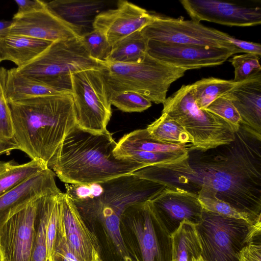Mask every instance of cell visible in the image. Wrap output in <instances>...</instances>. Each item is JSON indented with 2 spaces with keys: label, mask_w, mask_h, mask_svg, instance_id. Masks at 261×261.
<instances>
[{
  "label": "cell",
  "mask_w": 261,
  "mask_h": 261,
  "mask_svg": "<svg viewBox=\"0 0 261 261\" xmlns=\"http://www.w3.org/2000/svg\"><path fill=\"white\" fill-rule=\"evenodd\" d=\"M197 151L189 161L201 186L237 211L260 217L261 139L240 126L231 142Z\"/></svg>",
  "instance_id": "1"
},
{
  "label": "cell",
  "mask_w": 261,
  "mask_h": 261,
  "mask_svg": "<svg viewBox=\"0 0 261 261\" xmlns=\"http://www.w3.org/2000/svg\"><path fill=\"white\" fill-rule=\"evenodd\" d=\"M13 138L32 160L51 169L65 136L76 124L71 93L43 96L8 102Z\"/></svg>",
  "instance_id": "2"
},
{
  "label": "cell",
  "mask_w": 261,
  "mask_h": 261,
  "mask_svg": "<svg viewBox=\"0 0 261 261\" xmlns=\"http://www.w3.org/2000/svg\"><path fill=\"white\" fill-rule=\"evenodd\" d=\"M117 143L108 131L93 133L76 124L65 136L51 167L65 184L103 182L133 173L144 165L117 158Z\"/></svg>",
  "instance_id": "3"
},
{
  "label": "cell",
  "mask_w": 261,
  "mask_h": 261,
  "mask_svg": "<svg viewBox=\"0 0 261 261\" xmlns=\"http://www.w3.org/2000/svg\"><path fill=\"white\" fill-rule=\"evenodd\" d=\"M102 63L104 67L101 70L110 96L133 92L156 104L165 101L171 85L187 71L158 60L147 53L135 63Z\"/></svg>",
  "instance_id": "4"
},
{
  "label": "cell",
  "mask_w": 261,
  "mask_h": 261,
  "mask_svg": "<svg viewBox=\"0 0 261 261\" xmlns=\"http://www.w3.org/2000/svg\"><path fill=\"white\" fill-rule=\"evenodd\" d=\"M162 113L175 120L192 139L189 150L206 151L229 143L236 131L228 122L200 109L194 99L192 84L182 85L163 103Z\"/></svg>",
  "instance_id": "5"
},
{
  "label": "cell",
  "mask_w": 261,
  "mask_h": 261,
  "mask_svg": "<svg viewBox=\"0 0 261 261\" xmlns=\"http://www.w3.org/2000/svg\"><path fill=\"white\" fill-rule=\"evenodd\" d=\"M102 62L91 58L80 38H74L52 42L34 60L14 69L48 86L71 92L72 74L88 69H101L104 67Z\"/></svg>",
  "instance_id": "6"
},
{
  "label": "cell",
  "mask_w": 261,
  "mask_h": 261,
  "mask_svg": "<svg viewBox=\"0 0 261 261\" xmlns=\"http://www.w3.org/2000/svg\"><path fill=\"white\" fill-rule=\"evenodd\" d=\"M101 69L85 70L71 75L76 125L93 133L107 131L112 116L110 94Z\"/></svg>",
  "instance_id": "7"
},
{
  "label": "cell",
  "mask_w": 261,
  "mask_h": 261,
  "mask_svg": "<svg viewBox=\"0 0 261 261\" xmlns=\"http://www.w3.org/2000/svg\"><path fill=\"white\" fill-rule=\"evenodd\" d=\"M251 225L203 210L202 220L196 225L202 252L206 261H238L241 249L246 244Z\"/></svg>",
  "instance_id": "8"
},
{
  "label": "cell",
  "mask_w": 261,
  "mask_h": 261,
  "mask_svg": "<svg viewBox=\"0 0 261 261\" xmlns=\"http://www.w3.org/2000/svg\"><path fill=\"white\" fill-rule=\"evenodd\" d=\"M141 31L148 40L224 48L241 53L230 42L231 36L192 20L155 15Z\"/></svg>",
  "instance_id": "9"
},
{
  "label": "cell",
  "mask_w": 261,
  "mask_h": 261,
  "mask_svg": "<svg viewBox=\"0 0 261 261\" xmlns=\"http://www.w3.org/2000/svg\"><path fill=\"white\" fill-rule=\"evenodd\" d=\"M130 221L142 261H171V234L149 201L130 205L123 212Z\"/></svg>",
  "instance_id": "10"
},
{
  "label": "cell",
  "mask_w": 261,
  "mask_h": 261,
  "mask_svg": "<svg viewBox=\"0 0 261 261\" xmlns=\"http://www.w3.org/2000/svg\"><path fill=\"white\" fill-rule=\"evenodd\" d=\"M147 53L170 65L188 70L221 65L238 52L224 48L148 40Z\"/></svg>",
  "instance_id": "11"
},
{
  "label": "cell",
  "mask_w": 261,
  "mask_h": 261,
  "mask_svg": "<svg viewBox=\"0 0 261 261\" xmlns=\"http://www.w3.org/2000/svg\"><path fill=\"white\" fill-rule=\"evenodd\" d=\"M41 198L14 214L1 228V261H31L36 217Z\"/></svg>",
  "instance_id": "12"
},
{
  "label": "cell",
  "mask_w": 261,
  "mask_h": 261,
  "mask_svg": "<svg viewBox=\"0 0 261 261\" xmlns=\"http://www.w3.org/2000/svg\"><path fill=\"white\" fill-rule=\"evenodd\" d=\"M148 201L154 213L170 234L183 221L197 225L202 220L203 209L197 194L166 187Z\"/></svg>",
  "instance_id": "13"
},
{
  "label": "cell",
  "mask_w": 261,
  "mask_h": 261,
  "mask_svg": "<svg viewBox=\"0 0 261 261\" xmlns=\"http://www.w3.org/2000/svg\"><path fill=\"white\" fill-rule=\"evenodd\" d=\"M145 9L126 1L117 8L99 12L92 21L93 30L101 33L112 47L128 35L141 31L154 19Z\"/></svg>",
  "instance_id": "14"
},
{
  "label": "cell",
  "mask_w": 261,
  "mask_h": 261,
  "mask_svg": "<svg viewBox=\"0 0 261 261\" xmlns=\"http://www.w3.org/2000/svg\"><path fill=\"white\" fill-rule=\"evenodd\" d=\"M57 237L67 244L79 261H91L94 251H99L96 236L66 193L61 195Z\"/></svg>",
  "instance_id": "15"
},
{
  "label": "cell",
  "mask_w": 261,
  "mask_h": 261,
  "mask_svg": "<svg viewBox=\"0 0 261 261\" xmlns=\"http://www.w3.org/2000/svg\"><path fill=\"white\" fill-rule=\"evenodd\" d=\"M8 35H21L55 42L80 38L82 29L46 8L29 14L13 16Z\"/></svg>",
  "instance_id": "16"
},
{
  "label": "cell",
  "mask_w": 261,
  "mask_h": 261,
  "mask_svg": "<svg viewBox=\"0 0 261 261\" xmlns=\"http://www.w3.org/2000/svg\"><path fill=\"white\" fill-rule=\"evenodd\" d=\"M192 20H204L228 26L249 27L260 24L261 9L216 0H181Z\"/></svg>",
  "instance_id": "17"
},
{
  "label": "cell",
  "mask_w": 261,
  "mask_h": 261,
  "mask_svg": "<svg viewBox=\"0 0 261 261\" xmlns=\"http://www.w3.org/2000/svg\"><path fill=\"white\" fill-rule=\"evenodd\" d=\"M55 176L47 167L0 196V230L9 219L31 202L61 193L57 186Z\"/></svg>",
  "instance_id": "18"
},
{
  "label": "cell",
  "mask_w": 261,
  "mask_h": 261,
  "mask_svg": "<svg viewBox=\"0 0 261 261\" xmlns=\"http://www.w3.org/2000/svg\"><path fill=\"white\" fill-rule=\"evenodd\" d=\"M133 173L166 188L179 189L197 195L201 188L197 174L189 163V157L146 166Z\"/></svg>",
  "instance_id": "19"
},
{
  "label": "cell",
  "mask_w": 261,
  "mask_h": 261,
  "mask_svg": "<svg viewBox=\"0 0 261 261\" xmlns=\"http://www.w3.org/2000/svg\"><path fill=\"white\" fill-rule=\"evenodd\" d=\"M225 95L239 114L240 126L261 139V73L240 83Z\"/></svg>",
  "instance_id": "20"
},
{
  "label": "cell",
  "mask_w": 261,
  "mask_h": 261,
  "mask_svg": "<svg viewBox=\"0 0 261 261\" xmlns=\"http://www.w3.org/2000/svg\"><path fill=\"white\" fill-rule=\"evenodd\" d=\"M0 75L7 102L34 97L71 93L22 75L14 68L7 69L1 67Z\"/></svg>",
  "instance_id": "21"
},
{
  "label": "cell",
  "mask_w": 261,
  "mask_h": 261,
  "mask_svg": "<svg viewBox=\"0 0 261 261\" xmlns=\"http://www.w3.org/2000/svg\"><path fill=\"white\" fill-rule=\"evenodd\" d=\"M53 42L28 36L8 35L0 39L2 60H9L21 67L44 51Z\"/></svg>",
  "instance_id": "22"
},
{
  "label": "cell",
  "mask_w": 261,
  "mask_h": 261,
  "mask_svg": "<svg viewBox=\"0 0 261 261\" xmlns=\"http://www.w3.org/2000/svg\"><path fill=\"white\" fill-rule=\"evenodd\" d=\"M171 261H194L201 255L202 248L196 225L181 222L171 234Z\"/></svg>",
  "instance_id": "23"
},
{
  "label": "cell",
  "mask_w": 261,
  "mask_h": 261,
  "mask_svg": "<svg viewBox=\"0 0 261 261\" xmlns=\"http://www.w3.org/2000/svg\"><path fill=\"white\" fill-rule=\"evenodd\" d=\"M48 8L65 21L82 29L83 24L103 5L99 1L56 0L46 3Z\"/></svg>",
  "instance_id": "24"
},
{
  "label": "cell",
  "mask_w": 261,
  "mask_h": 261,
  "mask_svg": "<svg viewBox=\"0 0 261 261\" xmlns=\"http://www.w3.org/2000/svg\"><path fill=\"white\" fill-rule=\"evenodd\" d=\"M190 145H177L153 138L146 128L135 130L123 136L114 149L132 150L148 152H175L189 151Z\"/></svg>",
  "instance_id": "25"
},
{
  "label": "cell",
  "mask_w": 261,
  "mask_h": 261,
  "mask_svg": "<svg viewBox=\"0 0 261 261\" xmlns=\"http://www.w3.org/2000/svg\"><path fill=\"white\" fill-rule=\"evenodd\" d=\"M148 40L141 31L124 38L111 48L105 62L109 63H132L142 59L147 53Z\"/></svg>",
  "instance_id": "26"
},
{
  "label": "cell",
  "mask_w": 261,
  "mask_h": 261,
  "mask_svg": "<svg viewBox=\"0 0 261 261\" xmlns=\"http://www.w3.org/2000/svg\"><path fill=\"white\" fill-rule=\"evenodd\" d=\"M47 167L36 160L21 164L14 160L0 161V196Z\"/></svg>",
  "instance_id": "27"
},
{
  "label": "cell",
  "mask_w": 261,
  "mask_h": 261,
  "mask_svg": "<svg viewBox=\"0 0 261 261\" xmlns=\"http://www.w3.org/2000/svg\"><path fill=\"white\" fill-rule=\"evenodd\" d=\"M154 138L167 143L177 145L192 144V139L182 125L165 113L146 128Z\"/></svg>",
  "instance_id": "28"
},
{
  "label": "cell",
  "mask_w": 261,
  "mask_h": 261,
  "mask_svg": "<svg viewBox=\"0 0 261 261\" xmlns=\"http://www.w3.org/2000/svg\"><path fill=\"white\" fill-rule=\"evenodd\" d=\"M240 83L215 77L204 78L192 84L195 102L205 110L213 101L232 90Z\"/></svg>",
  "instance_id": "29"
},
{
  "label": "cell",
  "mask_w": 261,
  "mask_h": 261,
  "mask_svg": "<svg viewBox=\"0 0 261 261\" xmlns=\"http://www.w3.org/2000/svg\"><path fill=\"white\" fill-rule=\"evenodd\" d=\"M198 200L205 211L226 217L242 219L250 225L260 219V217H255L237 211L228 203L219 199L214 190L203 186H201L198 193Z\"/></svg>",
  "instance_id": "30"
},
{
  "label": "cell",
  "mask_w": 261,
  "mask_h": 261,
  "mask_svg": "<svg viewBox=\"0 0 261 261\" xmlns=\"http://www.w3.org/2000/svg\"><path fill=\"white\" fill-rule=\"evenodd\" d=\"M62 192L45 196L46 207V244L47 258L55 261V246L57 235L58 221Z\"/></svg>",
  "instance_id": "31"
},
{
  "label": "cell",
  "mask_w": 261,
  "mask_h": 261,
  "mask_svg": "<svg viewBox=\"0 0 261 261\" xmlns=\"http://www.w3.org/2000/svg\"><path fill=\"white\" fill-rule=\"evenodd\" d=\"M261 56L252 54L237 55L229 60L234 68L233 81L243 82L261 73L259 59Z\"/></svg>",
  "instance_id": "32"
},
{
  "label": "cell",
  "mask_w": 261,
  "mask_h": 261,
  "mask_svg": "<svg viewBox=\"0 0 261 261\" xmlns=\"http://www.w3.org/2000/svg\"><path fill=\"white\" fill-rule=\"evenodd\" d=\"M45 196H46L41 198L38 207L36 217L35 238L31 261H46L47 258Z\"/></svg>",
  "instance_id": "33"
},
{
  "label": "cell",
  "mask_w": 261,
  "mask_h": 261,
  "mask_svg": "<svg viewBox=\"0 0 261 261\" xmlns=\"http://www.w3.org/2000/svg\"><path fill=\"white\" fill-rule=\"evenodd\" d=\"M96 215L103 220L108 233L121 257L125 261H130L120 230V215L111 211H102Z\"/></svg>",
  "instance_id": "34"
},
{
  "label": "cell",
  "mask_w": 261,
  "mask_h": 261,
  "mask_svg": "<svg viewBox=\"0 0 261 261\" xmlns=\"http://www.w3.org/2000/svg\"><path fill=\"white\" fill-rule=\"evenodd\" d=\"M80 40L91 58L98 61H105L111 47L101 33L95 30L83 33Z\"/></svg>",
  "instance_id": "35"
},
{
  "label": "cell",
  "mask_w": 261,
  "mask_h": 261,
  "mask_svg": "<svg viewBox=\"0 0 261 261\" xmlns=\"http://www.w3.org/2000/svg\"><path fill=\"white\" fill-rule=\"evenodd\" d=\"M111 105L125 112H141L151 106V102L142 95L124 92L110 96Z\"/></svg>",
  "instance_id": "36"
},
{
  "label": "cell",
  "mask_w": 261,
  "mask_h": 261,
  "mask_svg": "<svg viewBox=\"0 0 261 261\" xmlns=\"http://www.w3.org/2000/svg\"><path fill=\"white\" fill-rule=\"evenodd\" d=\"M230 123L237 132L240 126L241 118L231 101L225 95L211 103L205 109Z\"/></svg>",
  "instance_id": "37"
},
{
  "label": "cell",
  "mask_w": 261,
  "mask_h": 261,
  "mask_svg": "<svg viewBox=\"0 0 261 261\" xmlns=\"http://www.w3.org/2000/svg\"><path fill=\"white\" fill-rule=\"evenodd\" d=\"M0 134L13 138L12 122L9 106L4 94L3 84L0 75Z\"/></svg>",
  "instance_id": "38"
},
{
  "label": "cell",
  "mask_w": 261,
  "mask_h": 261,
  "mask_svg": "<svg viewBox=\"0 0 261 261\" xmlns=\"http://www.w3.org/2000/svg\"><path fill=\"white\" fill-rule=\"evenodd\" d=\"M261 240L246 244L238 254V261H261Z\"/></svg>",
  "instance_id": "39"
},
{
  "label": "cell",
  "mask_w": 261,
  "mask_h": 261,
  "mask_svg": "<svg viewBox=\"0 0 261 261\" xmlns=\"http://www.w3.org/2000/svg\"><path fill=\"white\" fill-rule=\"evenodd\" d=\"M18 6V11L14 16H18L29 14L47 7L46 3L39 0H15Z\"/></svg>",
  "instance_id": "40"
},
{
  "label": "cell",
  "mask_w": 261,
  "mask_h": 261,
  "mask_svg": "<svg viewBox=\"0 0 261 261\" xmlns=\"http://www.w3.org/2000/svg\"><path fill=\"white\" fill-rule=\"evenodd\" d=\"M229 41L241 53L252 54L261 56V45L259 43L242 40L232 36Z\"/></svg>",
  "instance_id": "41"
},
{
  "label": "cell",
  "mask_w": 261,
  "mask_h": 261,
  "mask_svg": "<svg viewBox=\"0 0 261 261\" xmlns=\"http://www.w3.org/2000/svg\"><path fill=\"white\" fill-rule=\"evenodd\" d=\"M55 258L62 261H79L70 250L67 244L62 239L57 237Z\"/></svg>",
  "instance_id": "42"
},
{
  "label": "cell",
  "mask_w": 261,
  "mask_h": 261,
  "mask_svg": "<svg viewBox=\"0 0 261 261\" xmlns=\"http://www.w3.org/2000/svg\"><path fill=\"white\" fill-rule=\"evenodd\" d=\"M19 149L13 138H9L0 134V155L12 150Z\"/></svg>",
  "instance_id": "43"
},
{
  "label": "cell",
  "mask_w": 261,
  "mask_h": 261,
  "mask_svg": "<svg viewBox=\"0 0 261 261\" xmlns=\"http://www.w3.org/2000/svg\"><path fill=\"white\" fill-rule=\"evenodd\" d=\"M12 20H0V39L8 35Z\"/></svg>",
  "instance_id": "44"
},
{
  "label": "cell",
  "mask_w": 261,
  "mask_h": 261,
  "mask_svg": "<svg viewBox=\"0 0 261 261\" xmlns=\"http://www.w3.org/2000/svg\"><path fill=\"white\" fill-rule=\"evenodd\" d=\"M91 261H102L100 256L99 251L97 250L94 251Z\"/></svg>",
  "instance_id": "45"
},
{
  "label": "cell",
  "mask_w": 261,
  "mask_h": 261,
  "mask_svg": "<svg viewBox=\"0 0 261 261\" xmlns=\"http://www.w3.org/2000/svg\"><path fill=\"white\" fill-rule=\"evenodd\" d=\"M194 261H206L204 260L201 256H200L197 258H194Z\"/></svg>",
  "instance_id": "46"
},
{
  "label": "cell",
  "mask_w": 261,
  "mask_h": 261,
  "mask_svg": "<svg viewBox=\"0 0 261 261\" xmlns=\"http://www.w3.org/2000/svg\"><path fill=\"white\" fill-rule=\"evenodd\" d=\"M46 261H51V260L46 258Z\"/></svg>",
  "instance_id": "47"
},
{
  "label": "cell",
  "mask_w": 261,
  "mask_h": 261,
  "mask_svg": "<svg viewBox=\"0 0 261 261\" xmlns=\"http://www.w3.org/2000/svg\"><path fill=\"white\" fill-rule=\"evenodd\" d=\"M2 61V60L1 57V55H0V63H1V62Z\"/></svg>",
  "instance_id": "48"
},
{
  "label": "cell",
  "mask_w": 261,
  "mask_h": 261,
  "mask_svg": "<svg viewBox=\"0 0 261 261\" xmlns=\"http://www.w3.org/2000/svg\"><path fill=\"white\" fill-rule=\"evenodd\" d=\"M0 261H1V252H0Z\"/></svg>",
  "instance_id": "49"
}]
</instances>
